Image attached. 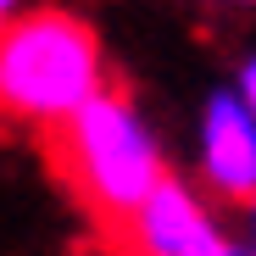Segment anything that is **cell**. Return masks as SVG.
<instances>
[{
	"mask_svg": "<svg viewBox=\"0 0 256 256\" xmlns=\"http://www.w3.org/2000/svg\"><path fill=\"white\" fill-rule=\"evenodd\" d=\"M12 22H17V12H12V6H0V34H6Z\"/></svg>",
	"mask_w": 256,
	"mask_h": 256,
	"instance_id": "8992f818",
	"label": "cell"
},
{
	"mask_svg": "<svg viewBox=\"0 0 256 256\" xmlns=\"http://www.w3.org/2000/svg\"><path fill=\"white\" fill-rule=\"evenodd\" d=\"M245 100H250V112H256V62L245 67Z\"/></svg>",
	"mask_w": 256,
	"mask_h": 256,
	"instance_id": "5b68a950",
	"label": "cell"
},
{
	"mask_svg": "<svg viewBox=\"0 0 256 256\" xmlns=\"http://www.w3.org/2000/svg\"><path fill=\"white\" fill-rule=\"evenodd\" d=\"M39 150H45L50 178L78 200V212L90 218L95 240L122 228L134 212L167 184V167L140 128L128 90L112 84L90 106H78L72 117L39 128Z\"/></svg>",
	"mask_w": 256,
	"mask_h": 256,
	"instance_id": "6da1fadb",
	"label": "cell"
},
{
	"mask_svg": "<svg viewBox=\"0 0 256 256\" xmlns=\"http://www.w3.org/2000/svg\"><path fill=\"white\" fill-rule=\"evenodd\" d=\"M100 90V39L84 17L39 6L17 12V22L0 34V122L50 128Z\"/></svg>",
	"mask_w": 256,
	"mask_h": 256,
	"instance_id": "7a4b0ae2",
	"label": "cell"
},
{
	"mask_svg": "<svg viewBox=\"0 0 256 256\" xmlns=\"http://www.w3.org/2000/svg\"><path fill=\"white\" fill-rule=\"evenodd\" d=\"M206 167L228 200H256V128L234 100H212L206 112Z\"/></svg>",
	"mask_w": 256,
	"mask_h": 256,
	"instance_id": "277c9868",
	"label": "cell"
},
{
	"mask_svg": "<svg viewBox=\"0 0 256 256\" xmlns=\"http://www.w3.org/2000/svg\"><path fill=\"white\" fill-rule=\"evenodd\" d=\"M100 256H223L228 245L212 234V223L200 218V206L167 178L122 228L95 240Z\"/></svg>",
	"mask_w": 256,
	"mask_h": 256,
	"instance_id": "3957f363",
	"label": "cell"
}]
</instances>
